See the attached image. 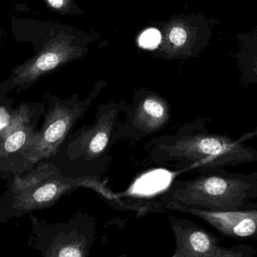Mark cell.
Returning <instances> with one entry per match:
<instances>
[{
	"instance_id": "6da1fadb",
	"label": "cell",
	"mask_w": 257,
	"mask_h": 257,
	"mask_svg": "<svg viewBox=\"0 0 257 257\" xmlns=\"http://www.w3.org/2000/svg\"><path fill=\"white\" fill-rule=\"evenodd\" d=\"M208 120L198 118L176 133L155 137L145 144L153 163L169 166L175 172L198 174L214 169L257 162V150L244 145L254 133L233 139L210 133Z\"/></svg>"
},
{
	"instance_id": "7a4b0ae2",
	"label": "cell",
	"mask_w": 257,
	"mask_h": 257,
	"mask_svg": "<svg viewBox=\"0 0 257 257\" xmlns=\"http://www.w3.org/2000/svg\"><path fill=\"white\" fill-rule=\"evenodd\" d=\"M165 200L213 211L257 208V172L235 173L226 168L198 174L193 179L176 181L163 195Z\"/></svg>"
},
{
	"instance_id": "3957f363",
	"label": "cell",
	"mask_w": 257,
	"mask_h": 257,
	"mask_svg": "<svg viewBox=\"0 0 257 257\" xmlns=\"http://www.w3.org/2000/svg\"><path fill=\"white\" fill-rule=\"evenodd\" d=\"M107 85L106 81L98 80L84 99L78 93H72L67 99H60L47 92L44 96L43 123L31 145L21 154L14 175L27 173L35 165L55 156Z\"/></svg>"
},
{
	"instance_id": "277c9868",
	"label": "cell",
	"mask_w": 257,
	"mask_h": 257,
	"mask_svg": "<svg viewBox=\"0 0 257 257\" xmlns=\"http://www.w3.org/2000/svg\"><path fill=\"white\" fill-rule=\"evenodd\" d=\"M79 187L95 190L108 199L114 195L96 178L63 175L57 165L40 162L25 175L16 174L9 189V208L15 214H24L46 208L62 196Z\"/></svg>"
},
{
	"instance_id": "5b68a950",
	"label": "cell",
	"mask_w": 257,
	"mask_h": 257,
	"mask_svg": "<svg viewBox=\"0 0 257 257\" xmlns=\"http://www.w3.org/2000/svg\"><path fill=\"white\" fill-rule=\"evenodd\" d=\"M126 106L125 99L102 104L91 124L84 125L68 138L65 157L69 163L84 169L82 176L87 166L90 167L99 160L105 161L108 153L123 139L122 126Z\"/></svg>"
},
{
	"instance_id": "8992f818",
	"label": "cell",
	"mask_w": 257,
	"mask_h": 257,
	"mask_svg": "<svg viewBox=\"0 0 257 257\" xmlns=\"http://www.w3.org/2000/svg\"><path fill=\"white\" fill-rule=\"evenodd\" d=\"M172 118V111L164 97L148 89L134 92L123 114L122 136L139 142L164 128Z\"/></svg>"
},
{
	"instance_id": "52a82bcc",
	"label": "cell",
	"mask_w": 257,
	"mask_h": 257,
	"mask_svg": "<svg viewBox=\"0 0 257 257\" xmlns=\"http://www.w3.org/2000/svg\"><path fill=\"white\" fill-rule=\"evenodd\" d=\"M77 56V51L63 42L47 44L34 57L12 69L9 78L0 83V93H21Z\"/></svg>"
},
{
	"instance_id": "ba28073f",
	"label": "cell",
	"mask_w": 257,
	"mask_h": 257,
	"mask_svg": "<svg viewBox=\"0 0 257 257\" xmlns=\"http://www.w3.org/2000/svg\"><path fill=\"white\" fill-rule=\"evenodd\" d=\"M166 208L199 217L226 238H257V208L235 211H213L173 202L167 203Z\"/></svg>"
},
{
	"instance_id": "9c48e42d",
	"label": "cell",
	"mask_w": 257,
	"mask_h": 257,
	"mask_svg": "<svg viewBox=\"0 0 257 257\" xmlns=\"http://www.w3.org/2000/svg\"><path fill=\"white\" fill-rule=\"evenodd\" d=\"M177 250L196 257H252L253 248L240 244L227 248L220 245L218 237L198 226H173Z\"/></svg>"
},
{
	"instance_id": "30bf717a",
	"label": "cell",
	"mask_w": 257,
	"mask_h": 257,
	"mask_svg": "<svg viewBox=\"0 0 257 257\" xmlns=\"http://www.w3.org/2000/svg\"><path fill=\"white\" fill-rule=\"evenodd\" d=\"M45 111L44 102H36L30 112L0 140V172L14 175L21 154L36 138L38 123Z\"/></svg>"
},
{
	"instance_id": "8fae6325",
	"label": "cell",
	"mask_w": 257,
	"mask_h": 257,
	"mask_svg": "<svg viewBox=\"0 0 257 257\" xmlns=\"http://www.w3.org/2000/svg\"><path fill=\"white\" fill-rule=\"evenodd\" d=\"M35 105L36 102H24L15 108L12 102L0 105V140L30 112Z\"/></svg>"
},
{
	"instance_id": "7c38bea8",
	"label": "cell",
	"mask_w": 257,
	"mask_h": 257,
	"mask_svg": "<svg viewBox=\"0 0 257 257\" xmlns=\"http://www.w3.org/2000/svg\"><path fill=\"white\" fill-rule=\"evenodd\" d=\"M86 253L85 239L73 237L59 241L51 257H84Z\"/></svg>"
},
{
	"instance_id": "4fadbf2b",
	"label": "cell",
	"mask_w": 257,
	"mask_h": 257,
	"mask_svg": "<svg viewBox=\"0 0 257 257\" xmlns=\"http://www.w3.org/2000/svg\"><path fill=\"white\" fill-rule=\"evenodd\" d=\"M161 41V35L158 30L150 29L145 31L141 36L139 43L145 48H155L158 46Z\"/></svg>"
},
{
	"instance_id": "5bb4252c",
	"label": "cell",
	"mask_w": 257,
	"mask_h": 257,
	"mask_svg": "<svg viewBox=\"0 0 257 257\" xmlns=\"http://www.w3.org/2000/svg\"><path fill=\"white\" fill-rule=\"evenodd\" d=\"M169 40L177 48H181L187 42V33L181 27H175L169 34Z\"/></svg>"
},
{
	"instance_id": "9a60e30c",
	"label": "cell",
	"mask_w": 257,
	"mask_h": 257,
	"mask_svg": "<svg viewBox=\"0 0 257 257\" xmlns=\"http://www.w3.org/2000/svg\"><path fill=\"white\" fill-rule=\"evenodd\" d=\"M51 7L56 9H60L64 6L65 0H47Z\"/></svg>"
},
{
	"instance_id": "2e32d148",
	"label": "cell",
	"mask_w": 257,
	"mask_h": 257,
	"mask_svg": "<svg viewBox=\"0 0 257 257\" xmlns=\"http://www.w3.org/2000/svg\"><path fill=\"white\" fill-rule=\"evenodd\" d=\"M172 257H196V256H189V255L184 254V253H181V252L178 251V250H176L175 251V254L173 255Z\"/></svg>"
},
{
	"instance_id": "e0dca14e",
	"label": "cell",
	"mask_w": 257,
	"mask_h": 257,
	"mask_svg": "<svg viewBox=\"0 0 257 257\" xmlns=\"http://www.w3.org/2000/svg\"><path fill=\"white\" fill-rule=\"evenodd\" d=\"M253 133H254V136H256L257 137V128L253 131Z\"/></svg>"
}]
</instances>
